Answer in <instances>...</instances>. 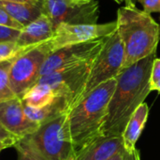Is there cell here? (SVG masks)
Segmentation results:
<instances>
[{
  "mask_svg": "<svg viewBox=\"0 0 160 160\" xmlns=\"http://www.w3.org/2000/svg\"><path fill=\"white\" fill-rule=\"evenodd\" d=\"M157 52L123 68L116 76V86L108 105L102 128L104 137H122L134 112L151 92V73Z\"/></svg>",
  "mask_w": 160,
  "mask_h": 160,
  "instance_id": "1",
  "label": "cell"
},
{
  "mask_svg": "<svg viewBox=\"0 0 160 160\" xmlns=\"http://www.w3.org/2000/svg\"><path fill=\"white\" fill-rule=\"evenodd\" d=\"M116 82L114 78L101 83L68 110L69 129L75 155L104 137L102 128Z\"/></svg>",
  "mask_w": 160,
  "mask_h": 160,
  "instance_id": "2",
  "label": "cell"
},
{
  "mask_svg": "<svg viewBox=\"0 0 160 160\" xmlns=\"http://www.w3.org/2000/svg\"><path fill=\"white\" fill-rule=\"evenodd\" d=\"M116 23L125 50L123 68L157 52L160 25L149 13L135 5L125 6L117 11Z\"/></svg>",
  "mask_w": 160,
  "mask_h": 160,
  "instance_id": "3",
  "label": "cell"
},
{
  "mask_svg": "<svg viewBox=\"0 0 160 160\" xmlns=\"http://www.w3.org/2000/svg\"><path fill=\"white\" fill-rule=\"evenodd\" d=\"M15 146L38 160H67L74 154L68 112L40 125L36 131L20 139Z\"/></svg>",
  "mask_w": 160,
  "mask_h": 160,
  "instance_id": "4",
  "label": "cell"
},
{
  "mask_svg": "<svg viewBox=\"0 0 160 160\" xmlns=\"http://www.w3.org/2000/svg\"><path fill=\"white\" fill-rule=\"evenodd\" d=\"M125 50L117 30L108 37L103 48L93 61L85 85L71 107L101 83L116 78L123 68ZM70 107V108H71ZM69 108V109H70Z\"/></svg>",
  "mask_w": 160,
  "mask_h": 160,
  "instance_id": "5",
  "label": "cell"
},
{
  "mask_svg": "<svg viewBox=\"0 0 160 160\" xmlns=\"http://www.w3.org/2000/svg\"><path fill=\"white\" fill-rule=\"evenodd\" d=\"M52 52L46 40L14 59L9 69V84L17 98H22L25 92L38 82L41 68Z\"/></svg>",
  "mask_w": 160,
  "mask_h": 160,
  "instance_id": "6",
  "label": "cell"
},
{
  "mask_svg": "<svg viewBox=\"0 0 160 160\" xmlns=\"http://www.w3.org/2000/svg\"><path fill=\"white\" fill-rule=\"evenodd\" d=\"M42 13L46 15L55 29L62 23L95 24L99 16L96 0H42Z\"/></svg>",
  "mask_w": 160,
  "mask_h": 160,
  "instance_id": "7",
  "label": "cell"
},
{
  "mask_svg": "<svg viewBox=\"0 0 160 160\" xmlns=\"http://www.w3.org/2000/svg\"><path fill=\"white\" fill-rule=\"evenodd\" d=\"M108 37L66 46L54 51L45 60L40 70V78L59 69L95 59L103 48Z\"/></svg>",
  "mask_w": 160,
  "mask_h": 160,
  "instance_id": "8",
  "label": "cell"
},
{
  "mask_svg": "<svg viewBox=\"0 0 160 160\" xmlns=\"http://www.w3.org/2000/svg\"><path fill=\"white\" fill-rule=\"evenodd\" d=\"M94 60L54 71L39 78L38 82L50 85L56 97L67 98L70 108L85 85Z\"/></svg>",
  "mask_w": 160,
  "mask_h": 160,
  "instance_id": "9",
  "label": "cell"
},
{
  "mask_svg": "<svg viewBox=\"0 0 160 160\" xmlns=\"http://www.w3.org/2000/svg\"><path fill=\"white\" fill-rule=\"evenodd\" d=\"M116 30V21L100 24H70L62 22L55 27L52 37L49 38L47 42L53 52L66 46L108 37Z\"/></svg>",
  "mask_w": 160,
  "mask_h": 160,
  "instance_id": "10",
  "label": "cell"
},
{
  "mask_svg": "<svg viewBox=\"0 0 160 160\" xmlns=\"http://www.w3.org/2000/svg\"><path fill=\"white\" fill-rule=\"evenodd\" d=\"M0 123L18 139L33 133L39 127L26 116L22 100L20 98L0 103Z\"/></svg>",
  "mask_w": 160,
  "mask_h": 160,
  "instance_id": "11",
  "label": "cell"
},
{
  "mask_svg": "<svg viewBox=\"0 0 160 160\" xmlns=\"http://www.w3.org/2000/svg\"><path fill=\"white\" fill-rule=\"evenodd\" d=\"M124 150L122 137H102L75 156L77 160H109Z\"/></svg>",
  "mask_w": 160,
  "mask_h": 160,
  "instance_id": "12",
  "label": "cell"
},
{
  "mask_svg": "<svg viewBox=\"0 0 160 160\" xmlns=\"http://www.w3.org/2000/svg\"><path fill=\"white\" fill-rule=\"evenodd\" d=\"M53 32L52 22L46 15L42 14L22 29L17 43L22 47L36 46L51 38Z\"/></svg>",
  "mask_w": 160,
  "mask_h": 160,
  "instance_id": "13",
  "label": "cell"
},
{
  "mask_svg": "<svg viewBox=\"0 0 160 160\" xmlns=\"http://www.w3.org/2000/svg\"><path fill=\"white\" fill-rule=\"evenodd\" d=\"M149 114V107L143 102L131 115L122 134L125 149L128 152L135 151L136 143L145 127Z\"/></svg>",
  "mask_w": 160,
  "mask_h": 160,
  "instance_id": "14",
  "label": "cell"
},
{
  "mask_svg": "<svg viewBox=\"0 0 160 160\" xmlns=\"http://www.w3.org/2000/svg\"><path fill=\"white\" fill-rule=\"evenodd\" d=\"M23 109L26 116L33 123L40 126L65 112H68L69 109V100L65 97H56L52 103L45 107L34 108L23 103Z\"/></svg>",
  "mask_w": 160,
  "mask_h": 160,
  "instance_id": "15",
  "label": "cell"
},
{
  "mask_svg": "<svg viewBox=\"0 0 160 160\" xmlns=\"http://www.w3.org/2000/svg\"><path fill=\"white\" fill-rule=\"evenodd\" d=\"M42 3V2H41ZM41 3L32 4L17 1L0 0V8L23 27L42 15Z\"/></svg>",
  "mask_w": 160,
  "mask_h": 160,
  "instance_id": "16",
  "label": "cell"
},
{
  "mask_svg": "<svg viewBox=\"0 0 160 160\" xmlns=\"http://www.w3.org/2000/svg\"><path fill=\"white\" fill-rule=\"evenodd\" d=\"M56 98L52 87L46 83L37 82L22 97L25 105L34 108H42L52 103Z\"/></svg>",
  "mask_w": 160,
  "mask_h": 160,
  "instance_id": "17",
  "label": "cell"
},
{
  "mask_svg": "<svg viewBox=\"0 0 160 160\" xmlns=\"http://www.w3.org/2000/svg\"><path fill=\"white\" fill-rule=\"evenodd\" d=\"M14 59L0 62V103L17 98L9 84V69Z\"/></svg>",
  "mask_w": 160,
  "mask_h": 160,
  "instance_id": "18",
  "label": "cell"
},
{
  "mask_svg": "<svg viewBox=\"0 0 160 160\" xmlns=\"http://www.w3.org/2000/svg\"><path fill=\"white\" fill-rule=\"evenodd\" d=\"M37 46V45H36ZM30 47H22L17 42H3L0 43V62L17 58L22 52L27 51Z\"/></svg>",
  "mask_w": 160,
  "mask_h": 160,
  "instance_id": "19",
  "label": "cell"
},
{
  "mask_svg": "<svg viewBox=\"0 0 160 160\" xmlns=\"http://www.w3.org/2000/svg\"><path fill=\"white\" fill-rule=\"evenodd\" d=\"M20 29H15L0 24V43L3 42H17L21 34Z\"/></svg>",
  "mask_w": 160,
  "mask_h": 160,
  "instance_id": "20",
  "label": "cell"
},
{
  "mask_svg": "<svg viewBox=\"0 0 160 160\" xmlns=\"http://www.w3.org/2000/svg\"><path fill=\"white\" fill-rule=\"evenodd\" d=\"M20 139L9 133L0 123V145H3L5 148L14 147V145Z\"/></svg>",
  "mask_w": 160,
  "mask_h": 160,
  "instance_id": "21",
  "label": "cell"
},
{
  "mask_svg": "<svg viewBox=\"0 0 160 160\" xmlns=\"http://www.w3.org/2000/svg\"><path fill=\"white\" fill-rule=\"evenodd\" d=\"M0 24L1 25H6V26H8V27H12V28H15V29H20V30H22L23 28V26L21 23H19L14 19H12L1 8H0Z\"/></svg>",
  "mask_w": 160,
  "mask_h": 160,
  "instance_id": "22",
  "label": "cell"
},
{
  "mask_svg": "<svg viewBox=\"0 0 160 160\" xmlns=\"http://www.w3.org/2000/svg\"><path fill=\"white\" fill-rule=\"evenodd\" d=\"M142 5L143 10L147 13L160 12V0H139Z\"/></svg>",
  "mask_w": 160,
  "mask_h": 160,
  "instance_id": "23",
  "label": "cell"
},
{
  "mask_svg": "<svg viewBox=\"0 0 160 160\" xmlns=\"http://www.w3.org/2000/svg\"><path fill=\"white\" fill-rule=\"evenodd\" d=\"M109 160H141V157L138 149H136L133 152H128L127 150H124Z\"/></svg>",
  "mask_w": 160,
  "mask_h": 160,
  "instance_id": "24",
  "label": "cell"
},
{
  "mask_svg": "<svg viewBox=\"0 0 160 160\" xmlns=\"http://www.w3.org/2000/svg\"><path fill=\"white\" fill-rule=\"evenodd\" d=\"M160 82V58H156L152 68L151 73V85Z\"/></svg>",
  "mask_w": 160,
  "mask_h": 160,
  "instance_id": "25",
  "label": "cell"
},
{
  "mask_svg": "<svg viewBox=\"0 0 160 160\" xmlns=\"http://www.w3.org/2000/svg\"><path fill=\"white\" fill-rule=\"evenodd\" d=\"M14 148L18 152V159L17 160H38V158H36L33 155H31L26 150H24L21 147L15 146Z\"/></svg>",
  "mask_w": 160,
  "mask_h": 160,
  "instance_id": "26",
  "label": "cell"
},
{
  "mask_svg": "<svg viewBox=\"0 0 160 160\" xmlns=\"http://www.w3.org/2000/svg\"><path fill=\"white\" fill-rule=\"evenodd\" d=\"M8 1H17V2H24V3H32V4H39L42 0H8Z\"/></svg>",
  "mask_w": 160,
  "mask_h": 160,
  "instance_id": "27",
  "label": "cell"
},
{
  "mask_svg": "<svg viewBox=\"0 0 160 160\" xmlns=\"http://www.w3.org/2000/svg\"><path fill=\"white\" fill-rule=\"evenodd\" d=\"M158 91L160 92V82H157L156 84H153V85H151V91Z\"/></svg>",
  "mask_w": 160,
  "mask_h": 160,
  "instance_id": "28",
  "label": "cell"
},
{
  "mask_svg": "<svg viewBox=\"0 0 160 160\" xmlns=\"http://www.w3.org/2000/svg\"><path fill=\"white\" fill-rule=\"evenodd\" d=\"M116 2H118V3H122L123 1L124 2H126V6H131V5H135L134 4V2H133V0H115Z\"/></svg>",
  "mask_w": 160,
  "mask_h": 160,
  "instance_id": "29",
  "label": "cell"
},
{
  "mask_svg": "<svg viewBox=\"0 0 160 160\" xmlns=\"http://www.w3.org/2000/svg\"><path fill=\"white\" fill-rule=\"evenodd\" d=\"M67 160H77V158H76V156H75V154H72L68 158Z\"/></svg>",
  "mask_w": 160,
  "mask_h": 160,
  "instance_id": "30",
  "label": "cell"
},
{
  "mask_svg": "<svg viewBox=\"0 0 160 160\" xmlns=\"http://www.w3.org/2000/svg\"><path fill=\"white\" fill-rule=\"evenodd\" d=\"M4 149H6V148H5V147H4L3 145H0V152H1L2 150H4Z\"/></svg>",
  "mask_w": 160,
  "mask_h": 160,
  "instance_id": "31",
  "label": "cell"
}]
</instances>
